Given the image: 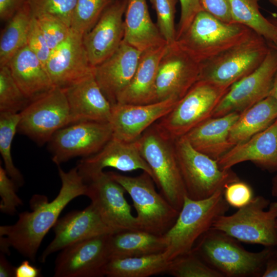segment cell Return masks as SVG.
Returning <instances> with one entry per match:
<instances>
[{
  "instance_id": "obj_24",
  "label": "cell",
  "mask_w": 277,
  "mask_h": 277,
  "mask_svg": "<svg viewBox=\"0 0 277 277\" xmlns=\"http://www.w3.org/2000/svg\"><path fill=\"white\" fill-rule=\"evenodd\" d=\"M216 161L223 170L250 161L265 170L277 171V118L265 130L233 146Z\"/></svg>"
},
{
  "instance_id": "obj_8",
  "label": "cell",
  "mask_w": 277,
  "mask_h": 277,
  "mask_svg": "<svg viewBox=\"0 0 277 277\" xmlns=\"http://www.w3.org/2000/svg\"><path fill=\"white\" fill-rule=\"evenodd\" d=\"M130 196L139 229L157 235L165 234L175 223L179 211L154 187V181L147 172L136 176L108 172Z\"/></svg>"
},
{
  "instance_id": "obj_46",
  "label": "cell",
  "mask_w": 277,
  "mask_h": 277,
  "mask_svg": "<svg viewBox=\"0 0 277 277\" xmlns=\"http://www.w3.org/2000/svg\"><path fill=\"white\" fill-rule=\"evenodd\" d=\"M26 0H0V18L8 21L23 6Z\"/></svg>"
},
{
  "instance_id": "obj_47",
  "label": "cell",
  "mask_w": 277,
  "mask_h": 277,
  "mask_svg": "<svg viewBox=\"0 0 277 277\" xmlns=\"http://www.w3.org/2000/svg\"><path fill=\"white\" fill-rule=\"evenodd\" d=\"M41 276V270L32 265L28 260L23 261L15 267L14 277H39Z\"/></svg>"
},
{
  "instance_id": "obj_3",
  "label": "cell",
  "mask_w": 277,
  "mask_h": 277,
  "mask_svg": "<svg viewBox=\"0 0 277 277\" xmlns=\"http://www.w3.org/2000/svg\"><path fill=\"white\" fill-rule=\"evenodd\" d=\"M224 189L210 197L199 200L187 196L178 216L164 234L167 247L163 252L169 261L192 251L199 239L212 228L214 221L229 208L223 196Z\"/></svg>"
},
{
  "instance_id": "obj_10",
  "label": "cell",
  "mask_w": 277,
  "mask_h": 277,
  "mask_svg": "<svg viewBox=\"0 0 277 277\" xmlns=\"http://www.w3.org/2000/svg\"><path fill=\"white\" fill-rule=\"evenodd\" d=\"M228 89L198 81L170 111L155 123L165 135L175 140L212 117Z\"/></svg>"
},
{
  "instance_id": "obj_6",
  "label": "cell",
  "mask_w": 277,
  "mask_h": 277,
  "mask_svg": "<svg viewBox=\"0 0 277 277\" xmlns=\"http://www.w3.org/2000/svg\"><path fill=\"white\" fill-rule=\"evenodd\" d=\"M276 221L277 202L258 195L232 214L219 216L212 228L239 242L277 248Z\"/></svg>"
},
{
  "instance_id": "obj_22",
  "label": "cell",
  "mask_w": 277,
  "mask_h": 277,
  "mask_svg": "<svg viewBox=\"0 0 277 277\" xmlns=\"http://www.w3.org/2000/svg\"><path fill=\"white\" fill-rule=\"evenodd\" d=\"M142 53L123 41L110 56L93 67L95 78L112 106L131 81Z\"/></svg>"
},
{
  "instance_id": "obj_25",
  "label": "cell",
  "mask_w": 277,
  "mask_h": 277,
  "mask_svg": "<svg viewBox=\"0 0 277 277\" xmlns=\"http://www.w3.org/2000/svg\"><path fill=\"white\" fill-rule=\"evenodd\" d=\"M167 44L143 52L135 73L119 95V104L145 105L157 101L156 79L160 61Z\"/></svg>"
},
{
  "instance_id": "obj_50",
  "label": "cell",
  "mask_w": 277,
  "mask_h": 277,
  "mask_svg": "<svg viewBox=\"0 0 277 277\" xmlns=\"http://www.w3.org/2000/svg\"><path fill=\"white\" fill-rule=\"evenodd\" d=\"M269 96H272L277 102V71L274 76Z\"/></svg>"
},
{
  "instance_id": "obj_2",
  "label": "cell",
  "mask_w": 277,
  "mask_h": 277,
  "mask_svg": "<svg viewBox=\"0 0 277 277\" xmlns=\"http://www.w3.org/2000/svg\"><path fill=\"white\" fill-rule=\"evenodd\" d=\"M276 248L250 252L234 238L211 228L199 239L192 251L224 277L262 276Z\"/></svg>"
},
{
  "instance_id": "obj_12",
  "label": "cell",
  "mask_w": 277,
  "mask_h": 277,
  "mask_svg": "<svg viewBox=\"0 0 277 277\" xmlns=\"http://www.w3.org/2000/svg\"><path fill=\"white\" fill-rule=\"evenodd\" d=\"M109 123L84 121L65 126L52 136L48 149L57 166L70 159L98 152L112 137Z\"/></svg>"
},
{
  "instance_id": "obj_53",
  "label": "cell",
  "mask_w": 277,
  "mask_h": 277,
  "mask_svg": "<svg viewBox=\"0 0 277 277\" xmlns=\"http://www.w3.org/2000/svg\"><path fill=\"white\" fill-rule=\"evenodd\" d=\"M276 228H277V221H276ZM271 258L277 260V248L275 249Z\"/></svg>"
},
{
  "instance_id": "obj_31",
  "label": "cell",
  "mask_w": 277,
  "mask_h": 277,
  "mask_svg": "<svg viewBox=\"0 0 277 277\" xmlns=\"http://www.w3.org/2000/svg\"><path fill=\"white\" fill-rule=\"evenodd\" d=\"M170 261L164 252L109 260L104 269L108 277H148L167 272Z\"/></svg>"
},
{
  "instance_id": "obj_36",
  "label": "cell",
  "mask_w": 277,
  "mask_h": 277,
  "mask_svg": "<svg viewBox=\"0 0 277 277\" xmlns=\"http://www.w3.org/2000/svg\"><path fill=\"white\" fill-rule=\"evenodd\" d=\"M113 0H77L71 23V29L84 35L96 24Z\"/></svg>"
},
{
  "instance_id": "obj_18",
  "label": "cell",
  "mask_w": 277,
  "mask_h": 277,
  "mask_svg": "<svg viewBox=\"0 0 277 277\" xmlns=\"http://www.w3.org/2000/svg\"><path fill=\"white\" fill-rule=\"evenodd\" d=\"M76 167L85 183L107 167L123 172L141 170L153 179L152 172L142 155L137 140L128 142L112 136L98 152L80 160Z\"/></svg>"
},
{
  "instance_id": "obj_35",
  "label": "cell",
  "mask_w": 277,
  "mask_h": 277,
  "mask_svg": "<svg viewBox=\"0 0 277 277\" xmlns=\"http://www.w3.org/2000/svg\"><path fill=\"white\" fill-rule=\"evenodd\" d=\"M30 102L17 84L9 67H0V112L19 113Z\"/></svg>"
},
{
  "instance_id": "obj_52",
  "label": "cell",
  "mask_w": 277,
  "mask_h": 277,
  "mask_svg": "<svg viewBox=\"0 0 277 277\" xmlns=\"http://www.w3.org/2000/svg\"><path fill=\"white\" fill-rule=\"evenodd\" d=\"M268 18L277 28V15H272ZM272 45L277 49V41L274 44Z\"/></svg>"
},
{
  "instance_id": "obj_48",
  "label": "cell",
  "mask_w": 277,
  "mask_h": 277,
  "mask_svg": "<svg viewBox=\"0 0 277 277\" xmlns=\"http://www.w3.org/2000/svg\"><path fill=\"white\" fill-rule=\"evenodd\" d=\"M15 267L6 258L4 253L0 255V277L14 276Z\"/></svg>"
},
{
  "instance_id": "obj_26",
  "label": "cell",
  "mask_w": 277,
  "mask_h": 277,
  "mask_svg": "<svg viewBox=\"0 0 277 277\" xmlns=\"http://www.w3.org/2000/svg\"><path fill=\"white\" fill-rule=\"evenodd\" d=\"M240 114L234 112L211 117L183 136L194 149L216 160L233 147L229 140V133Z\"/></svg>"
},
{
  "instance_id": "obj_39",
  "label": "cell",
  "mask_w": 277,
  "mask_h": 277,
  "mask_svg": "<svg viewBox=\"0 0 277 277\" xmlns=\"http://www.w3.org/2000/svg\"><path fill=\"white\" fill-rule=\"evenodd\" d=\"M156 11L157 26L168 45L176 42L174 25L175 0H150Z\"/></svg>"
},
{
  "instance_id": "obj_13",
  "label": "cell",
  "mask_w": 277,
  "mask_h": 277,
  "mask_svg": "<svg viewBox=\"0 0 277 277\" xmlns=\"http://www.w3.org/2000/svg\"><path fill=\"white\" fill-rule=\"evenodd\" d=\"M276 71L277 49L270 44L269 51L263 63L230 87L216 107L212 117L234 112L241 113L269 96Z\"/></svg>"
},
{
  "instance_id": "obj_54",
  "label": "cell",
  "mask_w": 277,
  "mask_h": 277,
  "mask_svg": "<svg viewBox=\"0 0 277 277\" xmlns=\"http://www.w3.org/2000/svg\"><path fill=\"white\" fill-rule=\"evenodd\" d=\"M270 3L277 7V0H269Z\"/></svg>"
},
{
  "instance_id": "obj_16",
  "label": "cell",
  "mask_w": 277,
  "mask_h": 277,
  "mask_svg": "<svg viewBox=\"0 0 277 277\" xmlns=\"http://www.w3.org/2000/svg\"><path fill=\"white\" fill-rule=\"evenodd\" d=\"M111 234V233H110ZM92 237L61 250L55 262V277H101L109 260V235Z\"/></svg>"
},
{
  "instance_id": "obj_34",
  "label": "cell",
  "mask_w": 277,
  "mask_h": 277,
  "mask_svg": "<svg viewBox=\"0 0 277 277\" xmlns=\"http://www.w3.org/2000/svg\"><path fill=\"white\" fill-rule=\"evenodd\" d=\"M20 116L19 113L0 112V153L6 172L17 188L23 186L24 180L13 163L11 145L13 137L17 132Z\"/></svg>"
},
{
  "instance_id": "obj_7",
  "label": "cell",
  "mask_w": 277,
  "mask_h": 277,
  "mask_svg": "<svg viewBox=\"0 0 277 277\" xmlns=\"http://www.w3.org/2000/svg\"><path fill=\"white\" fill-rule=\"evenodd\" d=\"M270 48V43L252 31L240 43L201 64L199 81L228 89L258 68Z\"/></svg>"
},
{
  "instance_id": "obj_32",
  "label": "cell",
  "mask_w": 277,
  "mask_h": 277,
  "mask_svg": "<svg viewBox=\"0 0 277 277\" xmlns=\"http://www.w3.org/2000/svg\"><path fill=\"white\" fill-rule=\"evenodd\" d=\"M32 15L26 4L8 21L0 38V67L7 65L15 54L27 45Z\"/></svg>"
},
{
  "instance_id": "obj_33",
  "label": "cell",
  "mask_w": 277,
  "mask_h": 277,
  "mask_svg": "<svg viewBox=\"0 0 277 277\" xmlns=\"http://www.w3.org/2000/svg\"><path fill=\"white\" fill-rule=\"evenodd\" d=\"M259 0H229L232 23L244 25L269 43L277 41V28L261 13Z\"/></svg>"
},
{
  "instance_id": "obj_5",
  "label": "cell",
  "mask_w": 277,
  "mask_h": 277,
  "mask_svg": "<svg viewBox=\"0 0 277 277\" xmlns=\"http://www.w3.org/2000/svg\"><path fill=\"white\" fill-rule=\"evenodd\" d=\"M252 32L244 25L224 22L202 10L176 42L201 64L240 43Z\"/></svg>"
},
{
  "instance_id": "obj_44",
  "label": "cell",
  "mask_w": 277,
  "mask_h": 277,
  "mask_svg": "<svg viewBox=\"0 0 277 277\" xmlns=\"http://www.w3.org/2000/svg\"><path fill=\"white\" fill-rule=\"evenodd\" d=\"M181 16L176 29V40L188 29L196 15L202 10L201 0H179Z\"/></svg>"
},
{
  "instance_id": "obj_1",
  "label": "cell",
  "mask_w": 277,
  "mask_h": 277,
  "mask_svg": "<svg viewBox=\"0 0 277 277\" xmlns=\"http://www.w3.org/2000/svg\"><path fill=\"white\" fill-rule=\"evenodd\" d=\"M57 166L62 186L56 197L49 202L46 196L35 195L30 201L31 212L21 213L13 225L0 226V236L10 247L32 262L35 261L45 236L65 207L75 197L87 194V184L76 166L67 172Z\"/></svg>"
},
{
  "instance_id": "obj_19",
  "label": "cell",
  "mask_w": 277,
  "mask_h": 277,
  "mask_svg": "<svg viewBox=\"0 0 277 277\" xmlns=\"http://www.w3.org/2000/svg\"><path fill=\"white\" fill-rule=\"evenodd\" d=\"M83 38L71 29L66 39L51 51L45 68L54 87L64 88L93 72Z\"/></svg>"
},
{
  "instance_id": "obj_42",
  "label": "cell",
  "mask_w": 277,
  "mask_h": 277,
  "mask_svg": "<svg viewBox=\"0 0 277 277\" xmlns=\"http://www.w3.org/2000/svg\"><path fill=\"white\" fill-rule=\"evenodd\" d=\"M223 196L229 206L238 209L247 205L254 197L250 186L240 180L227 184L224 189Z\"/></svg>"
},
{
  "instance_id": "obj_15",
  "label": "cell",
  "mask_w": 277,
  "mask_h": 277,
  "mask_svg": "<svg viewBox=\"0 0 277 277\" xmlns=\"http://www.w3.org/2000/svg\"><path fill=\"white\" fill-rule=\"evenodd\" d=\"M201 64L175 42L167 44L158 67L156 79L157 101H179L199 81Z\"/></svg>"
},
{
  "instance_id": "obj_38",
  "label": "cell",
  "mask_w": 277,
  "mask_h": 277,
  "mask_svg": "<svg viewBox=\"0 0 277 277\" xmlns=\"http://www.w3.org/2000/svg\"><path fill=\"white\" fill-rule=\"evenodd\" d=\"M77 0H26L25 3L34 17H54L70 28Z\"/></svg>"
},
{
  "instance_id": "obj_23",
  "label": "cell",
  "mask_w": 277,
  "mask_h": 277,
  "mask_svg": "<svg viewBox=\"0 0 277 277\" xmlns=\"http://www.w3.org/2000/svg\"><path fill=\"white\" fill-rule=\"evenodd\" d=\"M63 89L69 106L70 125L84 121L109 123L112 106L93 72Z\"/></svg>"
},
{
  "instance_id": "obj_14",
  "label": "cell",
  "mask_w": 277,
  "mask_h": 277,
  "mask_svg": "<svg viewBox=\"0 0 277 277\" xmlns=\"http://www.w3.org/2000/svg\"><path fill=\"white\" fill-rule=\"evenodd\" d=\"M87 182L86 195L105 223L114 232L140 230L135 216L125 197L124 188L104 171Z\"/></svg>"
},
{
  "instance_id": "obj_29",
  "label": "cell",
  "mask_w": 277,
  "mask_h": 277,
  "mask_svg": "<svg viewBox=\"0 0 277 277\" xmlns=\"http://www.w3.org/2000/svg\"><path fill=\"white\" fill-rule=\"evenodd\" d=\"M166 247L164 235L141 230H123L111 233L107 242L109 260L161 253Z\"/></svg>"
},
{
  "instance_id": "obj_4",
  "label": "cell",
  "mask_w": 277,
  "mask_h": 277,
  "mask_svg": "<svg viewBox=\"0 0 277 277\" xmlns=\"http://www.w3.org/2000/svg\"><path fill=\"white\" fill-rule=\"evenodd\" d=\"M142 155L150 167L161 194L179 211L186 195L177 159L174 140L165 135L155 123L137 140Z\"/></svg>"
},
{
  "instance_id": "obj_17",
  "label": "cell",
  "mask_w": 277,
  "mask_h": 277,
  "mask_svg": "<svg viewBox=\"0 0 277 277\" xmlns=\"http://www.w3.org/2000/svg\"><path fill=\"white\" fill-rule=\"evenodd\" d=\"M128 0L113 1L83 38L91 65L94 67L110 56L123 41L124 16Z\"/></svg>"
},
{
  "instance_id": "obj_49",
  "label": "cell",
  "mask_w": 277,
  "mask_h": 277,
  "mask_svg": "<svg viewBox=\"0 0 277 277\" xmlns=\"http://www.w3.org/2000/svg\"><path fill=\"white\" fill-rule=\"evenodd\" d=\"M262 277H277V260L271 258L268 260Z\"/></svg>"
},
{
  "instance_id": "obj_51",
  "label": "cell",
  "mask_w": 277,
  "mask_h": 277,
  "mask_svg": "<svg viewBox=\"0 0 277 277\" xmlns=\"http://www.w3.org/2000/svg\"><path fill=\"white\" fill-rule=\"evenodd\" d=\"M271 192L273 196L277 197V174L272 180Z\"/></svg>"
},
{
  "instance_id": "obj_37",
  "label": "cell",
  "mask_w": 277,
  "mask_h": 277,
  "mask_svg": "<svg viewBox=\"0 0 277 277\" xmlns=\"http://www.w3.org/2000/svg\"><path fill=\"white\" fill-rule=\"evenodd\" d=\"M167 272L175 277H224L193 251L171 261Z\"/></svg>"
},
{
  "instance_id": "obj_9",
  "label": "cell",
  "mask_w": 277,
  "mask_h": 277,
  "mask_svg": "<svg viewBox=\"0 0 277 277\" xmlns=\"http://www.w3.org/2000/svg\"><path fill=\"white\" fill-rule=\"evenodd\" d=\"M174 146L186 195L199 200L208 198L240 180L231 169L220 168L217 161L197 151L185 136L174 140Z\"/></svg>"
},
{
  "instance_id": "obj_45",
  "label": "cell",
  "mask_w": 277,
  "mask_h": 277,
  "mask_svg": "<svg viewBox=\"0 0 277 277\" xmlns=\"http://www.w3.org/2000/svg\"><path fill=\"white\" fill-rule=\"evenodd\" d=\"M203 10L226 23H232L229 0H201Z\"/></svg>"
},
{
  "instance_id": "obj_41",
  "label": "cell",
  "mask_w": 277,
  "mask_h": 277,
  "mask_svg": "<svg viewBox=\"0 0 277 277\" xmlns=\"http://www.w3.org/2000/svg\"><path fill=\"white\" fill-rule=\"evenodd\" d=\"M17 187L9 176L5 168L0 166V210L5 214L13 215L23 201L16 194Z\"/></svg>"
},
{
  "instance_id": "obj_43",
  "label": "cell",
  "mask_w": 277,
  "mask_h": 277,
  "mask_svg": "<svg viewBox=\"0 0 277 277\" xmlns=\"http://www.w3.org/2000/svg\"><path fill=\"white\" fill-rule=\"evenodd\" d=\"M27 45L37 56L45 67L51 53L47 42L36 19L32 17L27 36Z\"/></svg>"
},
{
  "instance_id": "obj_40",
  "label": "cell",
  "mask_w": 277,
  "mask_h": 277,
  "mask_svg": "<svg viewBox=\"0 0 277 277\" xmlns=\"http://www.w3.org/2000/svg\"><path fill=\"white\" fill-rule=\"evenodd\" d=\"M34 18L51 50L64 41L70 33L69 27L54 17L42 16Z\"/></svg>"
},
{
  "instance_id": "obj_27",
  "label": "cell",
  "mask_w": 277,
  "mask_h": 277,
  "mask_svg": "<svg viewBox=\"0 0 277 277\" xmlns=\"http://www.w3.org/2000/svg\"><path fill=\"white\" fill-rule=\"evenodd\" d=\"M123 42L142 52L167 44L151 19L146 0H128Z\"/></svg>"
},
{
  "instance_id": "obj_21",
  "label": "cell",
  "mask_w": 277,
  "mask_h": 277,
  "mask_svg": "<svg viewBox=\"0 0 277 277\" xmlns=\"http://www.w3.org/2000/svg\"><path fill=\"white\" fill-rule=\"evenodd\" d=\"M167 99L145 105L116 104L109 121L113 137L131 142L137 140L151 125L170 111L178 102Z\"/></svg>"
},
{
  "instance_id": "obj_28",
  "label": "cell",
  "mask_w": 277,
  "mask_h": 277,
  "mask_svg": "<svg viewBox=\"0 0 277 277\" xmlns=\"http://www.w3.org/2000/svg\"><path fill=\"white\" fill-rule=\"evenodd\" d=\"M7 66L17 84L30 101L54 87L45 66L27 45L15 54Z\"/></svg>"
},
{
  "instance_id": "obj_11",
  "label": "cell",
  "mask_w": 277,
  "mask_h": 277,
  "mask_svg": "<svg viewBox=\"0 0 277 277\" xmlns=\"http://www.w3.org/2000/svg\"><path fill=\"white\" fill-rule=\"evenodd\" d=\"M17 132L38 145L47 143L59 129L70 125L69 104L64 89L54 87L32 101L21 111Z\"/></svg>"
},
{
  "instance_id": "obj_30",
  "label": "cell",
  "mask_w": 277,
  "mask_h": 277,
  "mask_svg": "<svg viewBox=\"0 0 277 277\" xmlns=\"http://www.w3.org/2000/svg\"><path fill=\"white\" fill-rule=\"evenodd\" d=\"M277 118V102L271 96L240 114L232 127L229 140L233 146L243 143L269 127Z\"/></svg>"
},
{
  "instance_id": "obj_20",
  "label": "cell",
  "mask_w": 277,
  "mask_h": 277,
  "mask_svg": "<svg viewBox=\"0 0 277 277\" xmlns=\"http://www.w3.org/2000/svg\"><path fill=\"white\" fill-rule=\"evenodd\" d=\"M53 227L55 236L42 253V263L52 253L74 243L114 232L91 204L82 210L71 212L58 219Z\"/></svg>"
}]
</instances>
